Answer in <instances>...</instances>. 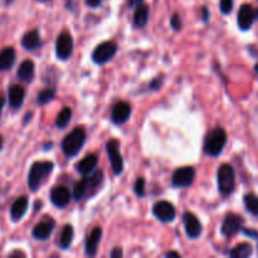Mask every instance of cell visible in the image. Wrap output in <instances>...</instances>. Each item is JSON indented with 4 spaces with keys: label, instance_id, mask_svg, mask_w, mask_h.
<instances>
[{
    "label": "cell",
    "instance_id": "obj_1",
    "mask_svg": "<svg viewBox=\"0 0 258 258\" xmlns=\"http://www.w3.org/2000/svg\"><path fill=\"white\" fill-rule=\"evenodd\" d=\"M87 134L82 127H76L63 139L62 150L67 158H73L81 151L82 146L85 145Z\"/></svg>",
    "mask_w": 258,
    "mask_h": 258
},
{
    "label": "cell",
    "instance_id": "obj_2",
    "mask_svg": "<svg viewBox=\"0 0 258 258\" xmlns=\"http://www.w3.org/2000/svg\"><path fill=\"white\" fill-rule=\"evenodd\" d=\"M53 163L52 161H37L30 168L29 174H28V185H29L30 190L35 191L39 189L43 181L48 178L53 170Z\"/></svg>",
    "mask_w": 258,
    "mask_h": 258
},
{
    "label": "cell",
    "instance_id": "obj_3",
    "mask_svg": "<svg viewBox=\"0 0 258 258\" xmlns=\"http://www.w3.org/2000/svg\"><path fill=\"white\" fill-rule=\"evenodd\" d=\"M227 144V134L222 127H216L208 134L204 143V151L208 154L209 156L221 155L223 151L224 146Z\"/></svg>",
    "mask_w": 258,
    "mask_h": 258
},
{
    "label": "cell",
    "instance_id": "obj_4",
    "mask_svg": "<svg viewBox=\"0 0 258 258\" xmlns=\"http://www.w3.org/2000/svg\"><path fill=\"white\" fill-rule=\"evenodd\" d=\"M218 188L219 191L224 196L231 194L233 191L234 185H236V174H234L233 168L229 164H223L218 169Z\"/></svg>",
    "mask_w": 258,
    "mask_h": 258
},
{
    "label": "cell",
    "instance_id": "obj_5",
    "mask_svg": "<svg viewBox=\"0 0 258 258\" xmlns=\"http://www.w3.org/2000/svg\"><path fill=\"white\" fill-rule=\"evenodd\" d=\"M117 52V45L113 42H105L98 44L92 53L93 62L97 64H105L108 60L112 59L113 55Z\"/></svg>",
    "mask_w": 258,
    "mask_h": 258
},
{
    "label": "cell",
    "instance_id": "obj_6",
    "mask_svg": "<svg viewBox=\"0 0 258 258\" xmlns=\"http://www.w3.org/2000/svg\"><path fill=\"white\" fill-rule=\"evenodd\" d=\"M106 150H107L113 173L115 175H118L123 170V160L120 154V143L117 140H110L106 144Z\"/></svg>",
    "mask_w": 258,
    "mask_h": 258
},
{
    "label": "cell",
    "instance_id": "obj_7",
    "mask_svg": "<svg viewBox=\"0 0 258 258\" xmlns=\"http://www.w3.org/2000/svg\"><path fill=\"white\" fill-rule=\"evenodd\" d=\"M73 53V38L70 33H60L55 42V54L59 59L64 60L72 55Z\"/></svg>",
    "mask_w": 258,
    "mask_h": 258
},
{
    "label": "cell",
    "instance_id": "obj_8",
    "mask_svg": "<svg viewBox=\"0 0 258 258\" xmlns=\"http://www.w3.org/2000/svg\"><path fill=\"white\" fill-rule=\"evenodd\" d=\"M194 178H196V170L191 166H184V168L175 170L173 175V185L175 188H188L193 184Z\"/></svg>",
    "mask_w": 258,
    "mask_h": 258
},
{
    "label": "cell",
    "instance_id": "obj_9",
    "mask_svg": "<svg viewBox=\"0 0 258 258\" xmlns=\"http://www.w3.org/2000/svg\"><path fill=\"white\" fill-rule=\"evenodd\" d=\"M153 213L159 221L165 222V223L173 222L176 216V212H175V208H174V206L166 201H160L158 202V203L154 204Z\"/></svg>",
    "mask_w": 258,
    "mask_h": 258
},
{
    "label": "cell",
    "instance_id": "obj_10",
    "mask_svg": "<svg viewBox=\"0 0 258 258\" xmlns=\"http://www.w3.org/2000/svg\"><path fill=\"white\" fill-rule=\"evenodd\" d=\"M243 226V218L238 214L229 213L224 218L223 224H222V234L224 237H232L236 233H238Z\"/></svg>",
    "mask_w": 258,
    "mask_h": 258
},
{
    "label": "cell",
    "instance_id": "obj_11",
    "mask_svg": "<svg viewBox=\"0 0 258 258\" xmlns=\"http://www.w3.org/2000/svg\"><path fill=\"white\" fill-rule=\"evenodd\" d=\"M184 227H185V233L186 236L190 239L198 238L202 234V223L197 216H194L190 212H185L183 216Z\"/></svg>",
    "mask_w": 258,
    "mask_h": 258
},
{
    "label": "cell",
    "instance_id": "obj_12",
    "mask_svg": "<svg viewBox=\"0 0 258 258\" xmlns=\"http://www.w3.org/2000/svg\"><path fill=\"white\" fill-rule=\"evenodd\" d=\"M55 227V222L53 221L52 218H45L43 219L42 222H39L38 224H35V227L33 228V237H34L35 239H39V241H45V239H48L50 237V234H52L53 229H54Z\"/></svg>",
    "mask_w": 258,
    "mask_h": 258
},
{
    "label": "cell",
    "instance_id": "obj_13",
    "mask_svg": "<svg viewBox=\"0 0 258 258\" xmlns=\"http://www.w3.org/2000/svg\"><path fill=\"white\" fill-rule=\"evenodd\" d=\"M50 201L57 208H64L71 202V191L67 186H54L50 191Z\"/></svg>",
    "mask_w": 258,
    "mask_h": 258
},
{
    "label": "cell",
    "instance_id": "obj_14",
    "mask_svg": "<svg viewBox=\"0 0 258 258\" xmlns=\"http://www.w3.org/2000/svg\"><path fill=\"white\" fill-rule=\"evenodd\" d=\"M256 20V10L249 4H243L238 12V25L242 30H248Z\"/></svg>",
    "mask_w": 258,
    "mask_h": 258
},
{
    "label": "cell",
    "instance_id": "obj_15",
    "mask_svg": "<svg viewBox=\"0 0 258 258\" xmlns=\"http://www.w3.org/2000/svg\"><path fill=\"white\" fill-rule=\"evenodd\" d=\"M130 115H131V106L128 105L127 102L120 101V102H117L115 106H113L112 112H111V118H112L113 123L121 125V123H125L126 121L130 118Z\"/></svg>",
    "mask_w": 258,
    "mask_h": 258
},
{
    "label": "cell",
    "instance_id": "obj_16",
    "mask_svg": "<svg viewBox=\"0 0 258 258\" xmlns=\"http://www.w3.org/2000/svg\"><path fill=\"white\" fill-rule=\"evenodd\" d=\"M101 237H102V229H101L100 227L93 228L92 232L87 236L85 248H86V253H87L88 256L92 257L97 253V248H98V244H100L101 242Z\"/></svg>",
    "mask_w": 258,
    "mask_h": 258
},
{
    "label": "cell",
    "instance_id": "obj_17",
    "mask_svg": "<svg viewBox=\"0 0 258 258\" xmlns=\"http://www.w3.org/2000/svg\"><path fill=\"white\" fill-rule=\"evenodd\" d=\"M8 98H9V103L13 108H19L24 102L25 90L20 85L10 86L9 91H8Z\"/></svg>",
    "mask_w": 258,
    "mask_h": 258
},
{
    "label": "cell",
    "instance_id": "obj_18",
    "mask_svg": "<svg viewBox=\"0 0 258 258\" xmlns=\"http://www.w3.org/2000/svg\"><path fill=\"white\" fill-rule=\"evenodd\" d=\"M22 45L24 49L34 50L42 45V39H40L39 30L33 29L30 32L25 33L22 38Z\"/></svg>",
    "mask_w": 258,
    "mask_h": 258
},
{
    "label": "cell",
    "instance_id": "obj_19",
    "mask_svg": "<svg viewBox=\"0 0 258 258\" xmlns=\"http://www.w3.org/2000/svg\"><path fill=\"white\" fill-rule=\"evenodd\" d=\"M98 163V158L95 155V154H88L81 161H78L77 165H76V169H77L78 173H81L82 175H87L90 174L93 169L96 168Z\"/></svg>",
    "mask_w": 258,
    "mask_h": 258
},
{
    "label": "cell",
    "instance_id": "obj_20",
    "mask_svg": "<svg viewBox=\"0 0 258 258\" xmlns=\"http://www.w3.org/2000/svg\"><path fill=\"white\" fill-rule=\"evenodd\" d=\"M28 206H29V202L25 197H20L17 201L13 203L12 209H10V217L14 222H18L19 219H22V217L24 216L25 212H27Z\"/></svg>",
    "mask_w": 258,
    "mask_h": 258
},
{
    "label": "cell",
    "instance_id": "obj_21",
    "mask_svg": "<svg viewBox=\"0 0 258 258\" xmlns=\"http://www.w3.org/2000/svg\"><path fill=\"white\" fill-rule=\"evenodd\" d=\"M15 62V50L14 48L8 47L0 50V72L8 71L13 67Z\"/></svg>",
    "mask_w": 258,
    "mask_h": 258
},
{
    "label": "cell",
    "instance_id": "obj_22",
    "mask_svg": "<svg viewBox=\"0 0 258 258\" xmlns=\"http://www.w3.org/2000/svg\"><path fill=\"white\" fill-rule=\"evenodd\" d=\"M34 70L35 67L33 60H24V62L19 66V68H18V78L24 81V82H30V81L33 80V77H34Z\"/></svg>",
    "mask_w": 258,
    "mask_h": 258
},
{
    "label": "cell",
    "instance_id": "obj_23",
    "mask_svg": "<svg viewBox=\"0 0 258 258\" xmlns=\"http://www.w3.org/2000/svg\"><path fill=\"white\" fill-rule=\"evenodd\" d=\"M149 20V7L148 5L140 4L136 7L134 13V25L136 28H143L148 24Z\"/></svg>",
    "mask_w": 258,
    "mask_h": 258
},
{
    "label": "cell",
    "instance_id": "obj_24",
    "mask_svg": "<svg viewBox=\"0 0 258 258\" xmlns=\"http://www.w3.org/2000/svg\"><path fill=\"white\" fill-rule=\"evenodd\" d=\"M73 241V227L71 224H66L63 227L62 232H60V236H59V247L62 249H67L70 248L71 243Z\"/></svg>",
    "mask_w": 258,
    "mask_h": 258
},
{
    "label": "cell",
    "instance_id": "obj_25",
    "mask_svg": "<svg viewBox=\"0 0 258 258\" xmlns=\"http://www.w3.org/2000/svg\"><path fill=\"white\" fill-rule=\"evenodd\" d=\"M252 254V246L249 243H241L238 246L234 247L231 252L229 256L232 258H247Z\"/></svg>",
    "mask_w": 258,
    "mask_h": 258
},
{
    "label": "cell",
    "instance_id": "obj_26",
    "mask_svg": "<svg viewBox=\"0 0 258 258\" xmlns=\"http://www.w3.org/2000/svg\"><path fill=\"white\" fill-rule=\"evenodd\" d=\"M71 117H72V110L70 107L62 108L59 113L57 116V120H55V125L59 128L67 127L68 123L71 122Z\"/></svg>",
    "mask_w": 258,
    "mask_h": 258
},
{
    "label": "cell",
    "instance_id": "obj_27",
    "mask_svg": "<svg viewBox=\"0 0 258 258\" xmlns=\"http://www.w3.org/2000/svg\"><path fill=\"white\" fill-rule=\"evenodd\" d=\"M87 179H88L87 191L93 190V193H95V191L100 188L101 184H102L103 181V171L102 170L95 171V173H93L91 176H88Z\"/></svg>",
    "mask_w": 258,
    "mask_h": 258
},
{
    "label": "cell",
    "instance_id": "obj_28",
    "mask_svg": "<svg viewBox=\"0 0 258 258\" xmlns=\"http://www.w3.org/2000/svg\"><path fill=\"white\" fill-rule=\"evenodd\" d=\"M246 209L253 216L258 217V197L254 194H246L243 198Z\"/></svg>",
    "mask_w": 258,
    "mask_h": 258
},
{
    "label": "cell",
    "instance_id": "obj_29",
    "mask_svg": "<svg viewBox=\"0 0 258 258\" xmlns=\"http://www.w3.org/2000/svg\"><path fill=\"white\" fill-rule=\"evenodd\" d=\"M87 189H88L87 178L77 181V183L75 184V189H73V198H75L76 201H81V199L86 196V193H87Z\"/></svg>",
    "mask_w": 258,
    "mask_h": 258
},
{
    "label": "cell",
    "instance_id": "obj_30",
    "mask_svg": "<svg viewBox=\"0 0 258 258\" xmlns=\"http://www.w3.org/2000/svg\"><path fill=\"white\" fill-rule=\"evenodd\" d=\"M55 90L54 88H45V90L40 91L37 96V101L39 105H45V103L50 102L54 98Z\"/></svg>",
    "mask_w": 258,
    "mask_h": 258
},
{
    "label": "cell",
    "instance_id": "obj_31",
    "mask_svg": "<svg viewBox=\"0 0 258 258\" xmlns=\"http://www.w3.org/2000/svg\"><path fill=\"white\" fill-rule=\"evenodd\" d=\"M135 193L136 196L144 197L145 194V179L144 178H138V180L135 181Z\"/></svg>",
    "mask_w": 258,
    "mask_h": 258
},
{
    "label": "cell",
    "instance_id": "obj_32",
    "mask_svg": "<svg viewBox=\"0 0 258 258\" xmlns=\"http://www.w3.org/2000/svg\"><path fill=\"white\" fill-rule=\"evenodd\" d=\"M233 9V0H221V10L223 14H229Z\"/></svg>",
    "mask_w": 258,
    "mask_h": 258
},
{
    "label": "cell",
    "instance_id": "obj_33",
    "mask_svg": "<svg viewBox=\"0 0 258 258\" xmlns=\"http://www.w3.org/2000/svg\"><path fill=\"white\" fill-rule=\"evenodd\" d=\"M170 24H171V27H173L174 30H176V32H178V30H180L181 25H183V23H181L180 15L174 14L173 17H171V19H170Z\"/></svg>",
    "mask_w": 258,
    "mask_h": 258
},
{
    "label": "cell",
    "instance_id": "obj_34",
    "mask_svg": "<svg viewBox=\"0 0 258 258\" xmlns=\"http://www.w3.org/2000/svg\"><path fill=\"white\" fill-rule=\"evenodd\" d=\"M161 83H163V78L158 77V78H155V80H154L153 82L150 83V86H149V87H150V90L155 91V90H158V88H160Z\"/></svg>",
    "mask_w": 258,
    "mask_h": 258
},
{
    "label": "cell",
    "instance_id": "obj_35",
    "mask_svg": "<svg viewBox=\"0 0 258 258\" xmlns=\"http://www.w3.org/2000/svg\"><path fill=\"white\" fill-rule=\"evenodd\" d=\"M86 3H87L88 7L97 8V7H100L101 3H102V0H86Z\"/></svg>",
    "mask_w": 258,
    "mask_h": 258
},
{
    "label": "cell",
    "instance_id": "obj_36",
    "mask_svg": "<svg viewBox=\"0 0 258 258\" xmlns=\"http://www.w3.org/2000/svg\"><path fill=\"white\" fill-rule=\"evenodd\" d=\"M110 256L112 258H116V257H122V251H121V248H118V247H116V248H113V251L111 252Z\"/></svg>",
    "mask_w": 258,
    "mask_h": 258
},
{
    "label": "cell",
    "instance_id": "obj_37",
    "mask_svg": "<svg viewBox=\"0 0 258 258\" xmlns=\"http://www.w3.org/2000/svg\"><path fill=\"white\" fill-rule=\"evenodd\" d=\"M144 0H128V7L130 8H136L138 5L143 4Z\"/></svg>",
    "mask_w": 258,
    "mask_h": 258
},
{
    "label": "cell",
    "instance_id": "obj_38",
    "mask_svg": "<svg viewBox=\"0 0 258 258\" xmlns=\"http://www.w3.org/2000/svg\"><path fill=\"white\" fill-rule=\"evenodd\" d=\"M202 13H203V20H204V22H208L209 10L207 9V8H203V9H202Z\"/></svg>",
    "mask_w": 258,
    "mask_h": 258
},
{
    "label": "cell",
    "instance_id": "obj_39",
    "mask_svg": "<svg viewBox=\"0 0 258 258\" xmlns=\"http://www.w3.org/2000/svg\"><path fill=\"white\" fill-rule=\"evenodd\" d=\"M243 233L247 234V236H251V237H258V233L254 231H248V229H243Z\"/></svg>",
    "mask_w": 258,
    "mask_h": 258
},
{
    "label": "cell",
    "instance_id": "obj_40",
    "mask_svg": "<svg viewBox=\"0 0 258 258\" xmlns=\"http://www.w3.org/2000/svg\"><path fill=\"white\" fill-rule=\"evenodd\" d=\"M165 257H176V258H179V257H180V254H179L178 252H166Z\"/></svg>",
    "mask_w": 258,
    "mask_h": 258
},
{
    "label": "cell",
    "instance_id": "obj_41",
    "mask_svg": "<svg viewBox=\"0 0 258 258\" xmlns=\"http://www.w3.org/2000/svg\"><path fill=\"white\" fill-rule=\"evenodd\" d=\"M4 103H5V98L3 96H0V115H2V111L3 107H4Z\"/></svg>",
    "mask_w": 258,
    "mask_h": 258
},
{
    "label": "cell",
    "instance_id": "obj_42",
    "mask_svg": "<svg viewBox=\"0 0 258 258\" xmlns=\"http://www.w3.org/2000/svg\"><path fill=\"white\" fill-rule=\"evenodd\" d=\"M3 143H4V141H3V136L0 135V150H2V148H3Z\"/></svg>",
    "mask_w": 258,
    "mask_h": 258
},
{
    "label": "cell",
    "instance_id": "obj_43",
    "mask_svg": "<svg viewBox=\"0 0 258 258\" xmlns=\"http://www.w3.org/2000/svg\"><path fill=\"white\" fill-rule=\"evenodd\" d=\"M254 71H256V72L258 73V63H257L256 66H254Z\"/></svg>",
    "mask_w": 258,
    "mask_h": 258
},
{
    "label": "cell",
    "instance_id": "obj_44",
    "mask_svg": "<svg viewBox=\"0 0 258 258\" xmlns=\"http://www.w3.org/2000/svg\"><path fill=\"white\" fill-rule=\"evenodd\" d=\"M12 2H13V0H7V4H10Z\"/></svg>",
    "mask_w": 258,
    "mask_h": 258
},
{
    "label": "cell",
    "instance_id": "obj_45",
    "mask_svg": "<svg viewBox=\"0 0 258 258\" xmlns=\"http://www.w3.org/2000/svg\"><path fill=\"white\" fill-rule=\"evenodd\" d=\"M40 2H45V0H40Z\"/></svg>",
    "mask_w": 258,
    "mask_h": 258
}]
</instances>
